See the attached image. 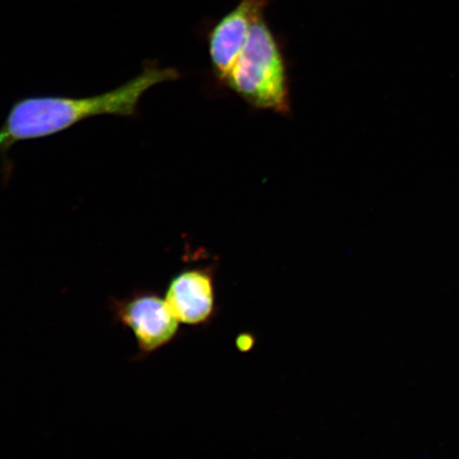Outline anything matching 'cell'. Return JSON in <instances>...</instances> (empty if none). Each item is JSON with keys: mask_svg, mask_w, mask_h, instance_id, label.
I'll use <instances>...</instances> for the list:
<instances>
[{"mask_svg": "<svg viewBox=\"0 0 459 459\" xmlns=\"http://www.w3.org/2000/svg\"><path fill=\"white\" fill-rule=\"evenodd\" d=\"M250 105L280 114L290 112L284 57L265 15L252 25L225 82Z\"/></svg>", "mask_w": 459, "mask_h": 459, "instance_id": "obj_2", "label": "cell"}, {"mask_svg": "<svg viewBox=\"0 0 459 459\" xmlns=\"http://www.w3.org/2000/svg\"><path fill=\"white\" fill-rule=\"evenodd\" d=\"M272 0H238L235 7L212 28L209 54L217 77L225 82L244 48L250 29L265 15Z\"/></svg>", "mask_w": 459, "mask_h": 459, "instance_id": "obj_4", "label": "cell"}, {"mask_svg": "<svg viewBox=\"0 0 459 459\" xmlns=\"http://www.w3.org/2000/svg\"><path fill=\"white\" fill-rule=\"evenodd\" d=\"M165 300L180 324H208L215 311V290L211 269H183L169 281Z\"/></svg>", "mask_w": 459, "mask_h": 459, "instance_id": "obj_5", "label": "cell"}, {"mask_svg": "<svg viewBox=\"0 0 459 459\" xmlns=\"http://www.w3.org/2000/svg\"><path fill=\"white\" fill-rule=\"evenodd\" d=\"M179 77L175 68L160 67L149 62L137 76L106 93L78 99L31 96L17 100L0 127V158L7 160L11 148L17 143L61 134L91 117L101 115L134 117L148 90Z\"/></svg>", "mask_w": 459, "mask_h": 459, "instance_id": "obj_1", "label": "cell"}, {"mask_svg": "<svg viewBox=\"0 0 459 459\" xmlns=\"http://www.w3.org/2000/svg\"><path fill=\"white\" fill-rule=\"evenodd\" d=\"M115 323L129 329L137 344L135 359H143L168 346L179 333V320L171 312L165 298L151 290H136L123 299L112 298Z\"/></svg>", "mask_w": 459, "mask_h": 459, "instance_id": "obj_3", "label": "cell"}]
</instances>
